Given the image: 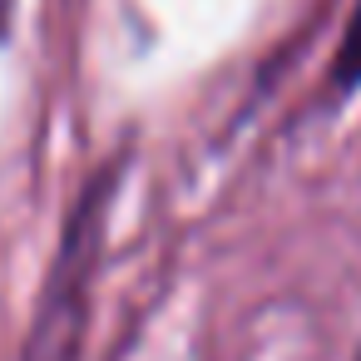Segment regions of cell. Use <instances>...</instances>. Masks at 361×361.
<instances>
[{
  "instance_id": "7a4b0ae2",
  "label": "cell",
  "mask_w": 361,
  "mask_h": 361,
  "mask_svg": "<svg viewBox=\"0 0 361 361\" xmlns=\"http://www.w3.org/2000/svg\"><path fill=\"white\" fill-rule=\"evenodd\" d=\"M331 85H336V90H356V85H361V0H356V11H351V20H346V35H341V45H336Z\"/></svg>"
},
{
  "instance_id": "6da1fadb",
  "label": "cell",
  "mask_w": 361,
  "mask_h": 361,
  "mask_svg": "<svg viewBox=\"0 0 361 361\" xmlns=\"http://www.w3.org/2000/svg\"><path fill=\"white\" fill-rule=\"evenodd\" d=\"M119 173L104 169L94 183H85L75 213L65 218L30 336L20 361H80L85 356V331H90V307H94V272L104 252V228H109V203H114Z\"/></svg>"
}]
</instances>
